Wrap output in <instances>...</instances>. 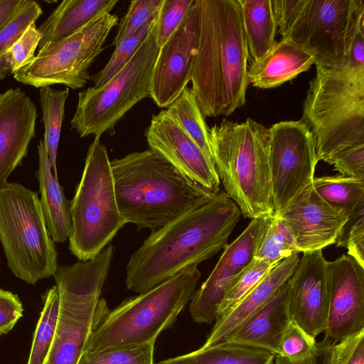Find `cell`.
I'll return each mask as SVG.
<instances>
[{"mask_svg": "<svg viewBox=\"0 0 364 364\" xmlns=\"http://www.w3.org/2000/svg\"><path fill=\"white\" fill-rule=\"evenodd\" d=\"M241 215L225 191L203 198L151 232L130 257L126 287L144 292L215 255L227 245Z\"/></svg>", "mask_w": 364, "mask_h": 364, "instance_id": "1", "label": "cell"}, {"mask_svg": "<svg viewBox=\"0 0 364 364\" xmlns=\"http://www.w3.org/2000/svg\"><path fill=\"white\" fill-rule=\"evenodd\" d=\"M248 59L239 0H201L191 88L205 118L230 116L245 104Z\"/></svg>", "mask_w": 364, "mask_h": 364, "instance_id": "2", "label": "cell"}, {"mask_svg": "<svg viewBox=\"0 0 364 364\" xmlns=\"http://www.w3.org/2000/svg\"><path fill=\"white\" fill-rule=\"evenodd\" d=\"M316 70L300 121L313 136L318 161L352 172L364 163V66Z\"/></svg>", "mask_w": 364, "mask_h": 364, "instance_id": "3", "label": "cell"}, {"mask_svg": "<svg viewBox=\"0 0 364 364\" xmlns=\"http://www.w3.org/2000/svg\"><path fill=\"white\" fill-rule=\"evenodd\" d=\"M119 212L154 232L213 193L196 185L150 149L110 161Z\"/></svg>", "mask_w": 364, "mask_h": 364, "instance_id": "4", "label": "cell"}, {"mask_svg": "<svg viewBox=\"0 0 364 364\" xmlns=\"http://www.w3.org/2000/svg\"><path fill=\"white\" fill-rule=\"evenodd\" d=\"M208 132L220 181L241 215L250 219L273 215L268 129L250 118L241 123L223 119Z\"/></svg>", "mask_w": 364, "mask_h": 364, "instance_id": "5", "label": "cell"}, {"mask_svg": "<svg viewBox=\"0 0 364 364\" xmlns=\"http://www.w3.org/2000/svg\"><path fill=\"white\" fill-rule=\"evenodd\" d=\"M114 251L109 244L92 259L58 267L53 277L59 292V314L44 364H77L92 333L109 311L101 294Z\"/></svg>", "mask_w": 364, "mask_h": 364, "instance_id": "6", "label": "cell"}, {"mask_svg": "<svg viewBox=\"0 0 364 364\" xmlns=\"http://www.w3.org/2000/svg\"><path fill=\"white\" fill-rule=\"evenodd\" d=\"M282 38L315 59V65L347 64L353 42L364 26V0H272Z\"/></svg>", "mask_w": 364, "mask_h": 364, "instance_id": "7", "label": "cell"}, {"mask_svg": "<svg viewBox=\"0 0 364 364\" xmlns=\"http://www.w3.org/2000/svg\"><path fill=\"white\" fill-rule=\"evenodd\" d=\"M200 275L198 267H191L125 299L109 310L92 333L85 351L155 343L190 302Z\"/></svg>", "mask_w": 364, "mask_h": 364, "instance_id": "8", "label": "cell"}, {"mask_svg": "<svg viewBox=\"0 0 364 364\" xmlns=\"http://www.w3.org/2000/svg\"><path fill=\"white\" fill-rule=\"evenodd\" d=\"M0 242L8 267L23 282L36 285L55 274L58 253L38 193L18 183L0 188Z\"/></svg>", "mask_w": 364, "mask_h": 364, "instance_id": "9", "label": "cell"}, {"mask_svg": "<svg viewBox=\"0 0 364 364\" xmlns=\"http://www.w3.org/2000/svg\"><path fill=\"white\" fill-rule=\"evenodd\" d=\"M69 250L80 261L96 257L126 224L117 203L107 148L95 137L70 200Z\"/></svg>", "mask_w": 364, "mask_h": 364, "instance_id": "10", "label": "cell"}, {"mask_svg": "<svg viewBox=\"0 0 364 364\" xmlns=\"http://www.w3.org/2000/svg\"><path fill=\"white\" fill-rule=\"evenodd\" d=\"M157 16L132 58L112 79L102 87H90L78 93L70 125L81 138H100L105 132L112 136L119 120L139 101L150 97L159 50L156 43Z\"/></svg>", "mask_w": 364, "mask_h": 364, "instance_id": "11", "label": "cell"}, {"mask_svg": "<svg viewBox=\"0 0 364 364\" xmlns=\"http://www.w3.org/2000/svg\"><path fill=\"white\" fill-rule=\"evenodd\" d=\"M117 15L99 16L72 36L38 50L14 78L36 88L63 85L76 90L90 80V68L104 50L111 30L119 23Z\"/></svg>", "mask_w": 364, "mask_h": 364, "instance_id": "12", "label": "cell"}, {"mask_svg": "<svg viewBox=\"0 0 364 364\" xmlns=\"http://www.w3.org/2000/svg\"><path fill=\"white\" fill-rule=\"evenodd\" d=\"M268 132L274 215H278L312 183L318 160L313 136L300 120L277 122Z\"/></svg>", "mask_w": 364, "mask_h": 364, "instance_id": "13", "label": "cell"}, {"mask_svg": "<svg viewBox=\"0 0 364 364\" xmlns=\"http://www.w3.org/2000/svg\"><path fill=\"white\" fill-rule=\"evenodd\" d=\"M201 0H195L186 18L159 48L152 70L150 97L167 108L188 87L198 50Z\"/></svg>", "mask_w": 364, "mask_h": 364, "instance_id": "14", "label": "cell"}, {"mask_svg": "<svg viewBox=\"0 0 364 364\" xmlns=\"http://www.w3.org/2000/svg\"><path fill=\"white\" fill-rule=\"evenodd\" d=\"M272 217L252 219L242 232L224 247L214 269L190 301L189 312L193 321L212 323L217 320L226 287L252 259Z\"/></svg>", "mask_w": 364, "mask_h": 364, "instance_id": "15", "label": "cell"}, {"mask_svg": "<svg viewBox=\"0 0 364 364\" xmlns=\"http://www.w3.org/2000/svg\"><path fill=\"white\" fill-rule=\"evenodd\" d=\"M150 150L196 185L216 193L220 181L215 165L201 149L168 115L154 114L145 131Z\"/></svg>", "mask_w": 364, "mask_h": 364, "instance_id": "16", "label": "cell"}, {"mask_svg": "<svg viewBox=\"0 0 364 364\" xmlns=\"http://www.w3.org/2000/svg\"><path fill=\"white\" fill-rule=\"evenodd\" d=\"M329 309L326 338L340 341L364 329V267L343 254L326 262Z\"/></svg>", "mask_w": 364, "mask_h": 364, "instance_id": "17", "label": "cell"}, {"mask_svg": "<svg viewBox=\"0 0 364 364\" xmlns=\"http://www.w3.org/2000/svg\"><path fill=\"white\" fill-rule=\"evenodd\" d=\"M326 262L322 250L302 252L289 279V314L314 338L326 331L329 309Z\"/></svg>", "mask_w": 364, "mask_h": 364, "instance_id": "18", "label": "cell"}, {"mask_svg": "<svg viewBox=\"0 0 364 364\" xmlns=\"http://www.w3.org/2000/svg\"><path fill=\"white\" fill-rule=\"evenodd\" d=\"M277 216L287 223L297 250L301 253L323 250L335 244L348 218V215L326 202L312 183Z\"/></svg>", "mask_w": 364, "mask_h": 364, "instance_id": "19", "label": "cell"}, {"mask_svg": "<svg viewBox=\"0 0 364 364\" xmlns=\"http://www.w3.org/2000/svg\"><path fill=\"white\" fill-rule=\"evenodd\" d=\"M37 117L36 105L20 87L0 93V188L26 156Z\"/></svg>", "mask_w": 364, "mask_h": 364, "instance_id": "20", "label": "cell"}, {"mask_svg": "<svg viewBox=\"0 0 364 364\" xmlns=\"http://www.w3.org/2000/svg\"><path fill=\"white\" fill-rule=\"evenodd\" d=\"M289 291L287 281L265 304L236 326L220 343L247 346L269 351L277 355L282 335L290 320Z\"/></svg>", "mask_w": 364, "mask_h": 364, "instance_id": "21", "label": "cell"}, {"mask_svg": "<svg viewBox=\"0 0 364 364\" xmlns=\"http://www.w3.org/2000/svg\"><path fill=\"white\" fill-rule=\"evenodd\" d=\"M300 259L296 252L283 259L231 311L219 317L200 349L221 343L239 324L265 304L291 277Z\"/></svg>", "mask_w": 364, "mask_h": 364, "instance_id": "22", "label": "cell"}, {"mask_svg": "<svg viewBox=\"0 0 364 364\" xmlns=\"http://www.w3.org/2000/svg\"><path fill=\"white\" fill-rule=\"evenodd\" d=\"M315 63L314 57L294 43L282 38L259 60L251 63L247 77L252 86L269 89L291 80Z\"/></svg>", "mask_w": 364, "mask_h": 364, "instance_id": "23", "label": "cell"}, {"mask_svg": "<svg viewBox=\"0 0 364 364\" xmlns=\"http://www.w3.org/2000/svg\"><path fill=\"white\" fill-rule=\"evenodd\" d=\"M117 0H65L38 28L41 34L37 51L65 39L95 18L111 13Z\"/></svg>", "mask_w": 364, "mask_h": 364, "instance_id": "24", "label": "cell"}, {"mask_svg": "<svg viewBox=\"0 0 364 364\" xmlns=\"http://www.w3.org/2000/svg\"><path fill=\"white\" fill-rule=\"evenodd\" d=\"M38 166L36 173L41 194L40 203L54 242L69 239L71 231L70 201L68 200L50 165L43 139L38 144Z\"/></svg>", "mask_w": 364, "mask_h": 364, "instance_id": "25", "label": "cell"}, {"mask_svg": "<svg viewBox=\"0 0 364 364\" xmlns=\"http://www.w3.org/2000/svg\"><path fill=\"white\" fill-rule=\"evenodd\" d=\"M252 63L261 59L276 43L277 22L272 0H239Z\"/></svg>", "mask_w": 364, "mask_h": 364, "instance_id": "26", "label": "cell"}, {"mask_svg": "<svg viewBox=\"0 0 364 364\" xmlns=\"http://www.w3.org/2000/svg\"><path fill=\"white\" fill-rule=\"evenodd\" d=\"M276 355L257 348L222 343L206 349L161 360L156 364H274Z\"/></svg>", "mask_w": 364, "mask_h": 364, "instance_id": "27", "label": "cell"}, {"mask_svg": "<svg viewBox=\"0 0 364 364\" xmlns=\"http://www.w3.org/2000/svg\"><path fill=\"white\" fill-rule=\"evenodd\" d=\"M312 185L326 202L347 215L364 205V178L323 176L314 177Z\"/></svg>", "mask_w": 364, "mask_h": 364, "instance_id": "28", "label": "cell"}, {"mask_svg": "<svg viewBox=\"0 0 364 364\" xmlns=\"http://www.w3.org/2000/svg\"><path fill=\"white\" fill-rule=\"evenodd\" d=\"M69 96L68 87L55 90L50 86L40 88L39 100L43 123V143L46 146L52 171L58 176L57 154L61 127L65 117V107Z\"/></svg>", "mask_w": 364, "mask_h": 364, "instance_id": "29", "label": "cell"}, {"mask_svg": "<svg viewBox=\"0 0 364 364\" xmlns=\"http://www.w3.org/2000/svg\"><path fill=\"white\" fill-rule=\"evenodd\" d=\"M166 110L169 117L213 161L209 144V127L191 88L186 87Z\"/></svg>", "mask_w": 364, "mask_h": 364, "instance_id": "30", "label": "cell"}, {"mask_svg": "<svg viewBox=\"0 0 364 364\" xmlns=\"http://www.w3.org/2000/svg\"><path fill=\"white\" fill-rule=\"evenodd\" d=\"M43 306L33 333L27 364H44L56 332L60 298L56 285L42 296Z\"/></svg>", "mask_w": 364, "mask_h": 364, "instance_id": "31", "label": "cell"}, {"mask_svg": "<svg viewBox=\"0 0 364 364\" xmlns=\"http://www.w3.org/2000/svg\"><path fill=\"white\" fill-rule=\"evenodd\" d=\"M324 345L318 344L294 321L290 319L280 339L278 353L289 364H320Z\"/></svg>", "mask_w": 364, "mask_h": 364, "instance_id": "32", "label": "cell"}, {"mask_svg": "<svg viewBox=\"0 0 364 364\" xmlns=\"http://www.w3.org/2000/svg\"><path fill=\"white\" fill-rule=\"evenodd\" d=\"M296 252L300 253L287 223L273 215L253 257L276 266Z\"/></svg>", "mask_w": 364, "mask_h": 364, "instance_id": "33", "label": "cell"}, {"mask_svg": "<svg viewBox=\"0 0 364 364\" xmlns=\"http://www.w3.org/2000/svg\"><path fill=\"white\" fill-rule=\"evenodd\" d=\"M274 267L253 257L226 287L217 311V319L234 309Z\"/></svg>", "mask_w": 364, "mask_h": 364, "instance_id": "34", "label": "cell"}, {"mask_svg": "<svg viewBox=\"0 0 364 364\" xmlns=\"http://www.w3.org/2000/svg\"><path fill=\"white\" fill-rule=\"evenodd\" d=\"M154 343L85 351L77 364H154Z\"/></svg>", "mask_w": 364, "mask_h": 364, "instance_id": "35", "label": "cell"}, {"mask_svg": "<svg viewBox=\"0 0 364 364\" xmlns=\"http://www.w3.org/2000/svg\"><path fill=\"white\" fill-rule=\"evenodd\" d=\"M157 14L148 21L136 33L123 40L114 47V50L105 66L91 76V80L94 84L93 87L97 88L104 85L129 61L145 38Z\"/></svg>", "mask_w": 364, "mask_h": 364, "instance_id": "36", "label": "cell"}, {"mask_svg": "<svg viewBox=\"0 0 364 364\" xmlns=\"http://www.w3.org/2000/svg\"><path fill=\"white\" fill-rule=\"evenodd\" d=\"M41 39L36 23H31L0 59V80L25 66L35 56Z\"/></svg>", "mask_w": 364, "mask_h": 364, "instance_id": "37", "label": "cell"}, {"mask_svg": "<svg viewBox=\"0 0 364 364\" xmlns=\"http://www.w3.org/2000/svg\"><path fill=\"white\" fill-rule=\"evenodd\" d=\"M162 0H133L127 11L118 23V29L112 45L117 46L123 40L136 33L159 12Z\"/></svg>", "mask_w": 364, "mask_h": 364, "instance_id": "38", "label": "cell"}, {"mask_svg": "<svg viewBox=\"0 0 364 364\" xmlns=\"http://www.w3.org/2000/svg\"><path fill=\"white\" fill-rule=\"evenodd\" d=\"M41 6L34 1L23 0L8 22L0 29V59L23 32L42 15Z\"/></svg>", "mask_w": 364, "mask_h": 364, "instance_id": "39", "label": "cell"}, {"mask_svg": "<svg viewBox=\"0 0 364 364\" xmlns=\"http://www.w3.org/2000/svg\"><path fill=\"white\" fill-rule=\"evenodd\" d=\"M195 0H162L156 25V43L161 48L181 25Z\"/></svg>", "mask_w": 364, "mask_h": 364, "instance_id": "40", "label": "cell"}, {"mask_svg": "<svg viewBox=\"0 0 364 364\" xmlns=\"http://www.w3.org/2000/svg\"><path fill=\"white\" fill-rule=\"evenodd\" d=\"M335 244L346 248L347 255L364 267V205L348 215Z\"/></svg>", "mask_w": 364, "mask_h": 364, "instance_id": "41", "label": "cell"}, {"mask_svg": "<svg viewBox=\"0 0 364 364\" xmlns=\"http://www.w3.org/2000/svg\"><path fill=\"white\" fill-rule=\"evenodd\" d=\"M331 364H364V329L331 345Z\"/></svg>", "mask_w": 364, "mask_h": 364, "instance_id": "42", "label": "cell"}, {"mask_svg": "<svg viewBox=\"0 0 364 364\" xmlns=\"http://www.w3.org/2000/svg\"><path fill=\"white\" fill-rule=\"evenodd\" d=\"M23 304L17 294L0 289V336L9 333L22 317Z\"/></svg>", "mask_w": 364, "mask_h": 364, "instance_id": "43", "label": "cell"}, {"mask_svg": "<svg viewBox=\"0 0 364 364\" xmlns=\"http://www.w3.org/2000/svg\"><path fill=\"white\" fill-rule=\"evenodd\" d=\"M23 0H0V29L8 22Z\"/></svg>", "mask_w": 364, "mask_h": 364, "instance_id": "44", "label": "cell"}, {"mask_svg": "<svg viewBox=\"0 0 364 364\" xmlns=\"http://www.w3.org/2000/svg\"><path fill=\"white\" fill-rule=\"evenodd\" d=\"M274 364H289L284 358L276 355ZM320 364H331V344L326 343L324 344L323 351L321 355Z\"/></svg>", "mask_w": 364, "mask_h": 364, "instance_id": "45", "label": "cell"}]
</instances>
